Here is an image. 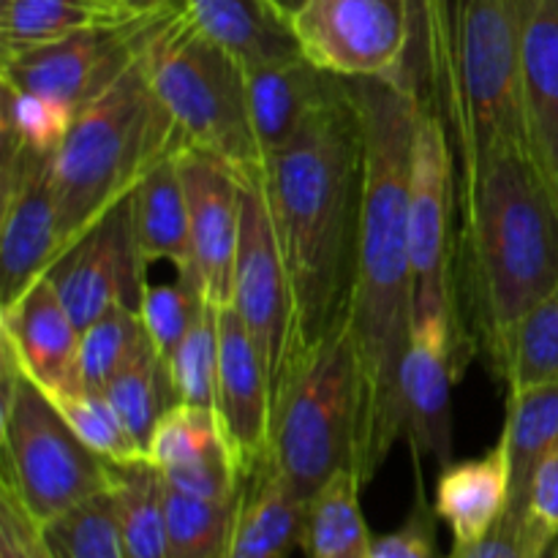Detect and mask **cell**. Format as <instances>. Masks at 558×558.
Listing matches in <instances>:
<instances>
[{
	"label": "cell",
	"mask_w": 558,
	"mask_h": 558,
	"mask_svg": "<svg viewBox=\"0 0 558 558\" xmlns=\"http://www.w3.org/2000/svg\"><path fill=\"white\" fill-rule=\"evenodd\" d=\"M365 123V196L352 336L365 376V441L360 480L368 485L401 441V363L414 330L409 238V172L417 98L390 80H352Z\"/></svg>",
	"instance_id": "6da1fadb"
},
{
	"label": "cell",
	"mask_w": 558,
	"mask_h": 558,
	"mask_svg": "<svg viewBox=\"0 0 558 558\" xmlns=\"http://www.w3.org/2000/svg\"><path fill=\"white\" fill-rule=\"evenodd\" d=\"M262 185L292 278L303 360L352 311L365 196V123L352 80L265 156Z\"/></svg>",
	"instance_id": "7a4b0ae2"
},
{
	"label": "cell",
	"mask_w": 558,
	"mask_h": 558,
	"mask_svg": "<svg viewBox=\"0 0 558 558\" xmlns=\"http://www.w3.org/2000/svg\"><path fill=\"white\" fill-rule=\"evenodd\" d=\"M461 221L463 316L501 381L523 316L558 283V194L526 145L507 147L463 194Z\"/></svg>",
	"instance_id": "3957f363"
},
{
	"label": "cell",
	"mask_w": 558,
	"mask_h": 558,
	"mask_svg": "<svg viewBox=\"0 0 558 558\" xmlns=\"http://www.w3.org/2000/svg\"><path fill=\"white\" fill-rule=\"evenodd\" d=\"M183 147L189 142L158 98L142 54L112 90L76 112L54 153L60 254Z\"/></svg>",
	"instance_id": "277c9868"
},
{
	"label": "cell",
	"mask_w": 558,
	"mask_h": 558,
	"mask_svg": "<svg viewBox=\"0 0 558 558\" xmlns=\"http://www.w3.org/2000/svg\"><path fill=\"white\" fill-rule=\"evenodd\" d=\"M363 441L365 376L347 319L300 360L272 417L270 463L308 505L338 472L360 477Z\"/></svg>",
	"instance_id": "5b68a950"
},
{
	"label": "cell",
	"mask_w": 558,
	"mask_h": 558,
	"mask_svg": "<svg viewBox=\"0 0 558 558\" xmlns=\"http://www.w3.org/2000/svg\"><path fill=\"white\" fill-rule=\"evenodd\" d=\"M456 109L450 142L458 205L490 156L526 145L523 129V0H450Z\"/></svg>",
	"instance_id": "8992f818"
},
{
	"label": "cell",
	"mask_w": 558,
	"mask_h": 558,
	"mask_svg": "<svg viewBox=\"0 0 558 558\" xmlns=\"http://www.w3.org/2000/svg\"><path fill=\"white\" fill-rule=\"evenodd\" d=\"M145 69L191 147L218 156L240 178L262 174L265 156L251 125L243 65L207 38L185 9L161 22L147 44Z\"/></svg>",
	"instance_id": "52a82bcc"
},
{
	"label": "cell",
	"mask_w": 558,
	"mask_h": 558,
	"mask_svg": "<svg viewBox=\"0 0 558 558\" xmlns=\"http://www.w3.org/2000/svg\"><path fill=\"white\" fill-rule=\"evenodd\" d=\"M0 483L11 485L41 526L112 485L109 463L87 450L54 403L0 349Z\"/></svg>",
	"instance_id": "ba28073f"
},
{
	"label": "cell",
	"mask_w": 558,
	"mask_h": 558,
	"mask_svg": "<svg viewBox=\"0 0 558 558\" xmlns=\"http://www.w3.org/2000/svg\"><path fill=\"white\" fill-rule=\"evenodd\" d=\"M458 207V163L450 129L430 109H417L409 172V238L414 267V319L466 325L456 272L452 216ZM472 332V330H469Z\"/></svg>",
	"instance_id": "9c48e42d"
},
{
	"label": "cell",
	"mask_w": 558,
	"mask_h": 558,
	"mask_svg": "<svg viewBox=\"0 0 558 558\" xmlns=\"http://www.w3.org/2000/svg\"><path fill=\"white\" fill-rule=\"evenodd\" d=\"M232 305L259 349L272 396V417L300 363L292 278L278 245L262 174L243 178V216L234 256Z\"/></svg>",
	"instance_id": "30bf717a"
},
{
	"label": "cell",
	"mask_w": 558,
	"mask_h": 558,
	"mask_svg": "<svg viewBox=\"0 0 558 558\" xmlns=\"http://www.w3.org/2000/svg\"><path fill=\"white\" fill-rule=\"evenodd\" d=\"M292 27L303 58L327 74L407 87V0H305Z\"/></svg>",
	"instance_id": "8fae6325"
},
{
	"label": "cell",
	"mask_w": 558,
	"mask_h": 558,
	"mask_svg": "<svg viewBox=\"0 0 558 558\" xmlns=\"http://www.w3.org/2000/svg\"><path fill=\"white\" fill-rule=\"evenodd\" d=\"M169 14L90 27L16 58L0 60V80L82 112L123 80L125 71L145 54L158 25Z\"/></svg>",
	"instance_id": "7c38bea8"
},
{
	"label": "cell",
	"mask_w": 558,
	"mask_h": 558,
	"mask_svg": "<svg viewBox=\"0 0 558 558\" xmlns=\"http://www.w3.org/2000/svg\"><path fill=\"white\" fill-rule=\"evenodd\" d=\"M54 292L80 330H87L114 305H134L147 287V265L140 254L134 199L120 202L47 270Z\"/></svg>",
	"instance_id": "4fadbf2b"
},
{
	"label": "cell",
	"mask_w": 558,
	"mask_h": 558,
	"mask_svg": "<svg viewBox=\"0 0 558 558\" xmlns=\"http://www.w3.org/2000/svg\"><path fill=\"white\" fill-rule=\"evenodd\" d=\"M54 156L0 147V308L47 276L60 254Z\"/></svg>",
	"instance_id": "5bb4252c"
},
{
	"label": "cell",
	"mask_w": 558,
	"mask_h": 558,
	"mask_svg": "<svg viewBox=\"0 0 558 558\" xmlns=\"http://www.w3.org/2000/svg\"><path fill=\"white\" fill-rule=\"evenodd\" d=\"M477 354L472 332L450 319H414L401 363V439L414 456L452 463V387Z\"/></svg>",
	"instance_id": "9a60e30c"
},
{
	"label": "cell",
	"mask_w": 558,
	"mask_h": 558,
	"mask_svg": "<svg viewBox=\"0 0 558 558\" xmlns=\"http://www.w3.org/2000/svg\"><path fill=\"white\" fill-rule=\"evenodd\" d=\"M178 169L189 199L194 278L207 303L227 308L240 243L243 178L227 161L191 145L178 153Z\"/></svg>",
	"instance_id": "2e32d148"
},
{
	"label": "cell",
	"mask_w": 558,
	"mask_h": 558,
	"mask_svg": "<svg viewBox=\"0 0 558 558\" xmlns=\"http://www.w3.org/2000/svg\"><path fill=\"white\" fill-rule=\"evenodd\" d=\"M0 349L11 354L49 401L85 390L80 365L82 330L47 276L0 308Z\"/></svg>",
	"instance_id": "e0dca14e"
},
{
	"label": "cell",
	"mask_w": 558,
	"mask_h": 558,
	"mask_svg": "<svg viewBox=\"0 0 558 558\" xmlns=\"http://www.w3.org/2000/svg\"><path fill=\"white\" fill-rule=\"evenodd\" d=\"M216 414L245 477L270 461L272 396L259 349L232 305L218 311Z\"/></svg>",
	"instance_id": "ac0fdd59"
},
{
	"label": "cell",
	"mask_w": 558,
	"mask_h": 558,
	"mask_svg": "<svg viewBox=\"0 0 558 558\" xmlns=\"http://www.w3.org/2000/svg\"><path fill=\"white\" fill-rule=\"evenodd\" d=\"M243 71L251 125L262 156L281 150L341 85V76L327 74L303 54L276 63L248 65Z\"/></svg>",
	"instance_id": "d6986e66"
},
{
	"label": "cell",
	"mask_w": 558,
	"mask_h": 558,
	"mask_svg": "<svg viewBox=\"0 0 558 558\" xmlns=\"http://www.w3.org/2000/svg\"><path fill=\"white\" fill-rule=\"evenodd\" d=\"M523 129L558 194V0H523Z\"/></svg>",
	"instance_id": "ffe728a7"
},
{
	"label": "cell",
	"mask_w": 558,
	"mask_h": 558,
	"mask_svg": "<svg viewBox=\"0 0 558 558\" xmlns=\"http://www.w3.org/2000/svg\"><path fill=\"white\" fill-rule=\"evenodd\" d=\"M512 466L505 439L494 450L469 461L441 466L436 485V515L447 523L452 545H469L485 537L510 507Z\"/></svg>",
	"instance_id": "44dd1931"
},
{
	"label": "cell",
	"mask_w": 558,
	"mask_h": 558,
	"mask_svg": "<svg viewBox=\"0 0 558 558\" xmlns=\"http://www.w3.org/2000/svg\"><path fill=\"white\" fill-rule=\"evenodd\" d=\"M183 9L243 69L303 54L292 16L272 0H183Z\"/></svg>",
	"instance_id": "7402d4cb"
},
{
	"label": "cell",
	"mask_w": 558,
	"mask_h": 558,
	"mask_svg": "<svg viewBox=\"0 0 558 558\" xmlns=\"http://www.w3.org/2000/svg\"><path fill=\"white\" fill-rule=\"evenodd\" d=\"M305 505L267 461L245 477L227 558H289L303 545Z\"/></svg>",
	"instance_id": "603a6c76"
},
{
	"label": "cell",
	"mask_w": 558,
	"mask_h": 558,
	"mask_svg": "<svg viewBox=\"0 0 558 558\" xmlns=\"http://www.w3.org/2000/svg\"><path fill=\"white\" fill-rule=\"evenodd\" d=\"M131 199H134L136 243H140L145 265L150 267L156 262H169L178 270L180 281L199 287L194 278L189 199H185L178 156L153 169L142 180L140 189L131 194Z\"/></svg>",
	"instance_id": "cb8c5ba5"
},
{
	"label": "cell",
	"mask_w": 558,
	"mask_h": 558,
	"mask_svg": "<svg viewBox=\"0 0 558 558\" xmlns=\"http://www.w3.org/2000/svg\"><path fill=\"white\" fill-rule=\"evenodd\" d=\"M140 20L109 0H0V60L101 25Z\"/></svg>",
	"instance_id": "d4e9b609"
},
{
	"label": "cell",
	"mask_w": 558,
	"mask_h": 558,
	"mask_svg": "<svg viewBox=\"0 0 558 558\" xmlns=\"http://www.w3.org/2000/svg\"><path fill=\"white\" fill-rule=\"evenodd\" d=\"M501 439L512 466L510 507L526 510L534 469L558 445V381L507 392Z\"/></svg>",
	"instance_id": "484cf974"
},
{
	"label": "cell",
	"mask_w": 558,
	"mask_h": 558,
	"mask_svg": "<svg viewBox=\"0 0 558 558\" xmlns=\"http://www.w3.org/2000/svg\"><path fill=\"white\" fill-rule=\"evenodd\" d=\"M120 534L129 558H167V480L147 458L109 463Z\"/></svg>",
	"instance_id": "4316f807"
},
{
	"label": "cell",
	"mask_w": 558,
	"mask_h": 558,
	"mask_svg": "<svg viewBox=\"0 0 558 558\" xmlns=\"http://www.w3.org/2000/svg\"><path fill=\"white\" fill-rule=\"evenodd\" d=\"M363 483L354 472H338L316 490L305 510L303 550L308 558H371L374 537L360 510Z\"/></svg>",
	"instance_id": "83f0119b"
},
{
	"label": "cell",
	"mask_w": 558,
	"mask_h": 558,
	"mask_svg": "<svg viewBox=\"0 0 558 558\" xmlns=\"http://www.w3.org/2000/svg\"><path fill=\"white\" fill-rule=\"evenodd\" d=\"M107 398L112 407L118 409L120 420L134 436L136 445L145 450L147 456V441H150L153 430H156L158 420L180 403L178 387H174L172 368L167 360L156 352V347L147 349L136 363L129 368L120 371L107 387H104Z\"/></svg>",
	"instance_id": "f1b7e54d"
},
{
	"label": "cell",
	"mask_w": 558,
	"mask_h": 558,
	"mask_svg": "<svg viewBox=\"0 0 558 558\" xmlns=\"http://www.w3.org/2000/svg\"><path fill=\"white\" fill-rule=\"evenodd\" d=\"M238 507L167 485V558H227Z\"/></svg>",
	"instance_id": "f546056e"
},
{
	"label": "cell",
	"mask_w": 558,
	"mask_h": 558,
	"mask_svg": "<svg viewBox=\"0 0 558 558\" xmlns=\"http://www.w3.org/2000/svg\"><path fill=\"white\" fill-rule=\"evenodd\" d=\"M142 316L134 305H114L112 311L82 330V381L87 390H101L131 363L150 349Z\"/></svg>",
	"instance_id": "4dcf8cb0"
},
{
	"label": "cell",
	"mask_w": 558,
	"mask_h": 558,
	"mask_svg": "<svg viewBox=\"0 0 558 558\" xmlns=\"http://www.w3.org/2000/svg\"><path fill=\"white\" fill-rule=\"evenodd\" d=\"M0 90V145L54 156L74 123V109L3 80Z\"/></svg>",
	"instance_id": "1f68e13d"
},
{
	"label": "cell",
	"mask_w": 558,
	"mask_h": 558,
	"mask_svg": "<svg viewBox=\"0 0 558 558\" xmlns=\"http://www.w3.org/2000/svg\"><path fill=\"white\" fill-rule=\"evenodd\" d=\"M54 558H129L112 488L44 526Z\"/></svg>",
	"instance_id": "d6a6232c"
},
{
	"label": "cell",
	"mask_w": 558,
	"mask_h": 558,
	"mask_svg": "<svg viewBox=\"0 0 558 558\" xmlns=\"http://www.w3.org/2000/svg\"><path fill=\"white\" fill-rule=\"evenodd\" d=\"M223 445H229V439L223 434L216 409L174 403L158 420L156 430L147 441V461L161 469V474H169L194 466Z\"/></svg>",
	"instance_id": "836d02e7"
},
{
	"label": "cell",
	"mask_w": 558,
	"mask_h": 558,
	"mask_svg": "<svg viewBox=\"0 0 558 558\" xmlns=\"http://www.w3.org/2000/svg\"><path fill=\"white\" fill-rule=\"evenodd\" d=\"M501 381L507 392L558 381V283L523 316Z\"/></svg>",
	"instance_id": "e575fe53"
},
{
	"label": "cell",
	"mask_w": 558,
	"mask_h": 558,
	"mask_svg": "<svg viewBox=\"0 0 558 558\" xmlns=\"http://www.w3.org/2000/svg\"><path fill=\"white\" fill-rule=\"evenodd\" d=\"M54 409L63 414L69 428L74 430L76 439L96 452L107 463H131L147 458L145 450L134 441L129 428L120 420L118 409L101 390H80L71 396L54 398Z\"/></svg>",
	"instance_id": "d590c367"
},
{
	"label": "cell",
	"mask_w": 558,
	"mask_h": 558,
	"mask_svg": "<svg viewBox=\"0 0 558 558\" xmlns=\"http://www.w3.org/2000/svg\"><path fill=\"white\" fill-rule=\"evenodd\" d=\"M218 311L207 303L196 325L169 360L180 403L216 409L218 387Z\"/></svg>",
	"instance_id": "8d00e7d4"
},
{
	"label": "cell",
	"mask_w": 558,
	"mask_h": 558,
	"mask_svg": "<svg viewBox=\"0 0 558 558\" xmlns=\"http://www.w3.org/2000/svg\"><path fill=\"white\" fill-rule=\"evenodd\" d=\"M207 298L199 287L185 281L174 283H147L140 298V316L145 325L147 338L163 360H172L183 338L196 325L205 311Z\"/></svg>",
	"instance_id": "74e56055"
},
{
	"label": "cell",
	"mask_w": 558,
	"mask_h": 558,
	"mask_svg": "<svg viewBox=\"0 0 558 558\" xmlns=\"http://www.w3.org/2000/svg\"><path fill=\"white\" fill-rule=\"evenodd\" d=\"M554 539L532 521L529 510L507 507L485 537L469 545H452L450 558H543Z\"/></svg>",
	"instance_id": "f35d334b"
},
{
	"label": "cell",
	"mask_w": 558,
	"mask_h": 558,
	"mask_svg": "<svg viewBox=\"0 0 558 558\" xmlns=\"http://www.w3.org/2000/svg\"><path fill=\"white\" fill-rule=\"evenodd\" d=\"M436 521H439L436 507L428 501L423 480L417 477V499H414L407 521L396 532L374 539L371 558H447L439 550Z\"/></svg>",
	"instance_id": "ab89813d"
},
{
	"label": "cell",
	"mask_w": 558,
	"mask_h": 558,
	"mask_svg": "<svg viewBox=\"0 0 558 558\" xmlns=\"http://www.w3.org/2000/svg\"><path fill=\"white\" fill-rule=\"evenodd\" d=\"M0 558H54L44 526L5 483H0Z\"/></svg>",
	"instance_id": "60d3db41"
},
{
	"label": "cell",
	"mask_w": 558,
	"mask_h": 558,
	"mask_svg": "<svg viewBox=\"0 0 558 558\" xmlns=\"http://www.w3.org/2000/svg\"><path fill=\"white\" fill-rule=\"evenodd\" d=\"M526 510L550 537H558V445L534 469Z\"/></svg>",
	"instance_id": "b9f144b4"
},
{
	"label": "cell",
	"mask_w": 558,
	"mask_h": 558,
	"mask_svg": "<svg viewBox=\"0 0 558 558\" xmlns=\"http://www.w3.org/2000/svg\"><path fill=\"white\" fill-rule=\"evenodd\" d=\"M129 16H158L174 9H183V0H109Z\"/></svg>",
	"instance_id": "7bdbcfd3"
},
{
	"label": "cell",
	"mask_w": 558,
	"mask_h": 558,
	"mask_svg": "<svg viewBox=\"0 0 558 558\" xmlns=\"http://www.w3.org/2000/svg\"><path fill=\"white\" fill-rule=\"evenodd\" d=\"M272 3H276L278 9H281L287 16H294L300 11V5L305 3V0H272Z\"/></svg>",
	"instance_id": "ee69618b"
},
{
	"label": "cell",
	"mask_w": 558,
	"mask_h": 558,
	"mask_svg": "<svg viewBox=\"0 0 558 558\" xmlns=\"http://www.w3.org/2000/svg\"><path fill=\"white\" fill-rule=\"evenodd\" d=\"M543 558H558V537L554 539V543H550V548L545 550Z\"/></svg>",
	"instance_id": "f6af8a7d"
}]
</instances>
